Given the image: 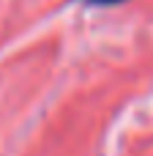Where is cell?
<instances>
[{
	"label": "cell",
	"mask_w": 153,
	"mask_h": 156,
	"mask_svg": "<svg viewBox=\"0 0 153 156\" xmlns=\"http://www.w3.org/2000/svg\"><path fill=\"white\" fill-rule=\"evenodd\" d=\"M88 5H118V3H123V0H85Z\"/></svg>",
	"instance_id": "1"
}]
</instances>
